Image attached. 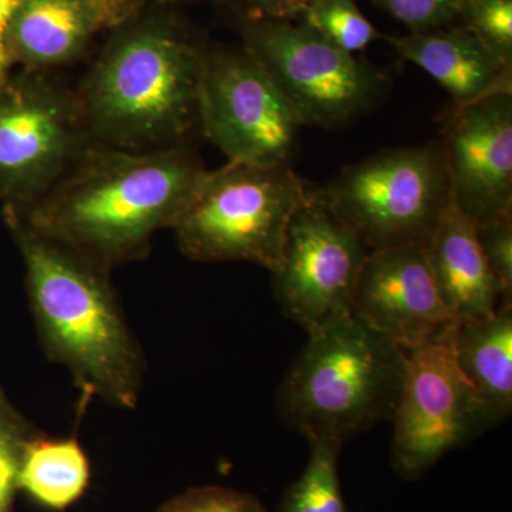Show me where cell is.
I'll list each match as a JSON object with an SVG mask.
<instances>
[{
	"label": "cell",
	"mask_w": 512,
	"mask_h": 512,
	"mask_svg": "<svg viewBox=\"0 0 512 512\" xmlns=\"http://www.w3.org/2000/svg\"><path fill=\"white\" fill-rule=\"evenodd\" d=\"M76 93L87 133L131 151L180 146L198 127L205 52L173 23H124Z\"/></svg>",
	"instance_id": "obj_3"
},
{
	"label": "cell",
	"mask_w": 512,
	"mask_h": 512,
	"mask_svg": "<svg viewBox=\"0 0 512 512\" xmlns=\"http://www.w3.org/2000/svg\"><path fill=\"white\" fill-rule=\"evenodd\" d=\"M3 220L22 255L30 312L47 357L69 372L83 404L99 399L136 409L146 356L109 269L40 234L13 208L3 207Z\"/></svg>",
	"instance_id": "obj_2"
},
{
	"label": "cell",
	"mask_w": 512,
	"mask_h": 512,
	"mask_svg": "<svg viewBox=\"0 0 512 512\" xmlns=\"http://www.w3.org/2000/svg\"><path fill=\"white\" fill-rule=\"evenodd\" d=\"M36 431L0 384V512H13L23 448Z\"/></svg>",
	"instance_id": "obj_21"
},
{
	"label": "cell",
	"mask_w": 512,
	"mask_h": 512,
	"mask_svg": "<svg viewBox=\"0 0 512 512\" xmlns=\"http://www.w3.org/2000/svg\"><path fill=\"white\" fill-rule=\"evenodd\" d=\"M308 466L286 491L279 512H350L339 481L342 441L313 439Z\"/></svg>",
	"instance_id": "obj_19"
},
{
	"label": "cell",
	"mask_w": 512,
	"mask_h": 512,
	"mask_svg": "<svg viewBox=\"0 0 512 512\" xmlns=\"http://www.w3.org/2000/svg\"><path fill=\"white\" fill-rule=\"evenodd\" d=\"M278 393L286 423L308 440L342 441L392 420L407 352L355 312L309 330Z\"/></svg>",
	"instance_id": "obj_4"
},
{
	"label": "cell",
	"mask_w": 512,
	"mask_h": 512,
	"mask_svg": "<svg viewBox=\"0 0 512 512\" xmlns=\"http://www.w3.org/2000/svg\"><path fill=\"white\" fill-rule=\"evenodd\" d=\"M25 0H0V86L8 82L12 62L6 47V35H8L9 23L16 10Z\"/></svg>",
	"instance_id": "obj_26"
},
{
	"label": "cell",
	"mask_w": 512,
	"mask_h": 512,
	"mask_svg": "<svg viewBox=\"0 0 512 512\" xmlns=\"http://www.w3.org/2000/svg\"><path fill=\"white\" fill-rule=\"evenodd\" d=\"M205 171L183 144L131 151L93 143L35 204L13 210L111 271L144 258L154 235L174 227Z\"/></svg>",
	"instance_id": "obj_1"
},
{
	"label": "cell",
	"mask_w": 512,
	"mask_h": 512,
	"mask_svg": "<svg viewBox=\"0 0 512 512\" xmlns=\"http://www.w3.org/2000/svg\"><path fill=\"white\" fill-rule=\"evenodd\" d=\"M458 22L512 64V0H461Z\"/></svg>",
	"instance_id": "obj_22"
},
{
	"label": "cell",
	"mask_w": 512,
	"mask_h": 512,
	"mask_svg": "<svg viewBox=\"0 0 512 512\" xmlns=\"http://www.w3.org/2000/svg\"><path fill=\"white\" fill-rule=\"evenodd\" d=\"M441 298L457 322L494 315L504 303L503 288L477 241L476 224L451 202L426 247Z\"/></svg>",
	"instance_id": "obj_16"
},
{
	"label": "cell",
	"mask_w": 512,
	"mask_h": 512,
	"mask_svg": "<svg viewBox=\"0 0 512 512\" xmlns=\"http://www.w3.org/2000/svg\"><path fill=\"white\" fill-rule=\"evenodd\" d=\"M451 202L474 224L512 212V92L443 114Z\"/></svg>",
	"instance_id": "obj_12"
},
{
	"label": "cell",
	"mask_w": 512,
	"mask_h": 512,
	"mask_svg": "<svg viewBox=\"0 0 512 512\" xmlns=\"http://www.w3.org/2000/svg\"><path fill=\"white\" fill-rule=\"evenodd\" d=\"M457 365L494 423L512 410V306L494 315L458 322L453 330Z\"/></svg>",
	"instance_id": "obj_17"
},
{
	"label": "cell",
	"mask_w": 512,
	"mask_h": 512,
	"mask_svg": "<svg viewBox=\"0 0 512 512\" xmlns=\"http://www.w3.org/2000/svg\"><path fill=\"white\" fill-rule=\"evenodd\" d=\"M352 311L406 352L450 335L458 323L441 298L421 245L369 252Z\"/></svg>",
	"instance_id": "obj_13"
},
{
	"label": "cell",
	"mask_w": 512,
	"mask_h": 512,
	"mask_svg": "<svg viewBox=\"0 0 512 512\" xmlns=\"http://www.w3.org/2000/svg\"><path fill=\"white\" fill-rule=\"evenodd\" d=\"M154 512H268L258 498L234 488L195 487L174 495Z\"/></svg>",
	"instance_id": "obj_23"
},
{
	"label": "cell",
	"mask_w": 512,
	"mask_h": 512,
	"mask_svg": "<svg viewBox=\"0 0 512 512\" xmlns=\"http://www.w3.org/2000/svg\"><path fill=\"white\" fill-rule=\"evenodd\" d=\"M298 19L350 55L384 37L357 8L355 0H319L303 10Z\"/></svg>",
	"instance_id": "obj_20"
},
{
	"label": "cell",
	"mask_w": 512,
	"mask_h": 512,
	"mask_svg": "<svg viewBox=\"0 0 512 512\" xmlns=\"http://www.w3.org/2000/svg\"><path fill=\"white\" fill-rule=\"evenodd\" d=\"M409 29L429 32L458 22L461 0H370Z\"/></svg>",
	"instance_id": "obj_24"
},
{
	"label": "cell",
	"mask_w": 512,
	"mask_h": 512,
	"mask_svg": "<svg viewBox=\"0 0 512 512\" xmlns=\"http://www.w3.org/2000/svg\"><path fill=\"white\" fill-rule=\"evenodd\" d=\"M403 60L416 64L451 97L453 109L512 92V64L503 62L460 22L429 32L384 36Z\"/></svg>",
	"instance_id": "obj_15"
},
{
	"label": "cell",
	"mask_w": 512,
	"mask_h": 512,
	"mask_svg": "<svg viewBox=\"0 0 512 512\" xmlns=\"http://www.w3.org/2000/svg\"><path fill=\"white\" fill-rule=\"evenodd\" d=\"M316 192L369 252L427 247L451 204L439 140L380 151L343 168Z\"/></svg>",
	"instance_id": "obj_6"
},
{
	"label": "cell",
	"mask_w": 512,
	"mask_h": 512,
	"mask_svg": "<svg viewBox=\"0 0 512 512\" xmlns=\"http://www.w3.org/2000/svg\"><path fill=\"white\" fill-rule=\"evenodd\" d=\"M367 255L365 245L329 211L315 190L293 215L281 261L271 272L279 309L306 332L352 312L353 293Z\"/></svg>",
	"instance_id": "obj_11"
},
{
	"label": "cell",
	"mask_w": 512,
	"mask_h": 512,
	"mask_svg": "<svg viewBox=\"0 0 512 512\" xmlns=\"http://www.w3.org/2000/svg\"><path fill=\"white\" fill-rule=\"evenodd\" d=\"M476 232L485 261L503 288L504 303L512 306V212L477 224Z\"/></svg>",
	"instance_id": "obj_25"
},
{
	"label": "cell",
	"mask_w": 512,
	"mask_h": 512,
	"mask_svg": "<svg viewBox=\"0 0 512 512\" xmlns=\"http://www.w3.org/2000/svg\"><path fill=\"white\" fill-rule=\"evenodd\" d=\"M249 15L266 16V18L293 19L289 0H245Z\"/></svg>",
	"instance_id": "obj_27"
},
{
	"label": "cell",
	"mask_w": 512,
	"mask_h": 512,
	"mask_svg": "<svg viewBox=\"0 0 512 512\" xmlns=\"http://www.w3.org/2000/svg\"><path fill=\"white\" fill-rule=\"evenodd\" d=\"M319 2V0H289L291 5L293 19H298L302 15L303 10L309 8L313 3Z\"/></svg>",
	"instance_id": "obj_28"
},
{
	"label": "cell",
	"mask_w": 512,
	"mask_h": 512,
	"mask_svg": "<svg viewBox=\"0 0 512 512\" xmlns=\"http://www.w3.org/2000/svg\"><path fill=\"white\" fill-rule=\"evenodd\" d=\"M315 190L291 164L228 161L205 171L171 229L192 261L251 262L272 272L293 215Z\"/></svg>",
	"instance_id": "obj_5"
},
{
	"label": "cell",
	"mask_w": 512,
	"mask_h": 512,
	"mask_svg": "<svg viewBox=\"0 0 512 512\" xmlns=\"http://www.w3.org/2000/svg\"><path fill=\"white\" fill-rule=\"evenodd\" d=\"M143 0H25L9 23L10 62L26 72L73 62L103 30L134 18Z\"/></svg>",
	"instance_id": "obj_14"
},
{
	"label": "cell",
	"mask_w": 512,
	"mask_h": 512,
	"mask_svg": "<svg viewBox=\"0 0 512 512\" xmlns=\"http://www.w3.org/2000/svg\"><path fill=\"white\" fill-rule=\"evenodd\" d=\"M244 49L264 67L302 126L339 128L375 109L389 76L339 49L311 26L248 15Z\"/></svg>",
	"instance_id": "obj_7"
},
{
	"label": "cell",
	"mask_w": 512,
	"mask_h": 512,
	"mask_svg": "<svg viewBox=\"0 0 512 512\" xmlns=\"http://www.w3.org/2000/svg\"><path fill=\"white\" fill-rule=\"evenodd\" d=\"M301 120L247 50L205 52L198 128L228 158L291 164Z\"/></svg>",
	"instance_id": "obj_10"
},
{
	"label": "cell",
	"mask_w": 512,
	"mask_h": 512,
	"mask_svg": "<svg viewBox=\"0 0 512 512\" xmlns=\"http://www.w3.org/2000/svg\"><path fill=\"white\" fill-rule=\"evenodd\" d=\"M392 421L393 466L407 477L419 476L448 451L494 426L487 407L457 365L453 332L407 352Z\"/></svg>",
	"instance_id": "obj_9"
},
{
	"label": "cell",
	"mask_w": 512,
	"mask_h": 512,
	"mask_svg": "<svg viewBox=\"0 0 512 512\" xmlns=\"http://www.w3.org/2000/svg\"><path fill=\"white\" fill-rule=\"evenodd\" d=\"M92 480L89 457L76 437L53 439L36 431L23 448L19 493L45 510L63 512L79 503Z\"/></svg>",
	"instance_id": "obj_18"
},
{
	"label": "cell",
	"mask_w": 512,
	"mask_h": 512,
	"mask_svg": "<svg viewBox=\"0 0 512 512\" xmlns=\"http://www.w3.org/2000/svg\"><path fill=\"white\" fill-rule=\"evenodd\" d=\"M93 140L76 93L36 72L0 86V200L25 210L46 194Z\"/></svg>",
	"instance_id": "obj_8"
}]
</instances>
